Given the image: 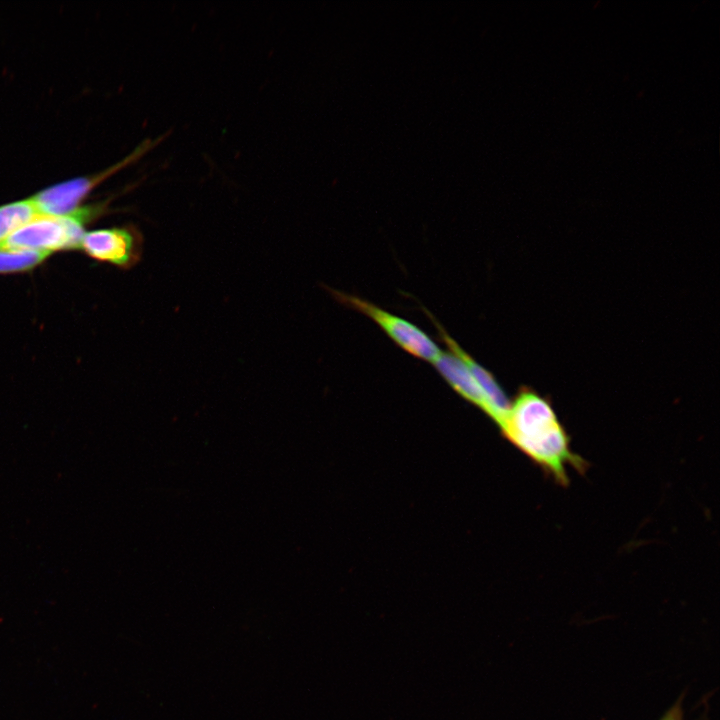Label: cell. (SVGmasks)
<instances>
[{
    "label": "cell",
    "instance_id": "6da1fadb",
    "mask_svg": "<svg viewBox=\"0 0 720 720\" xmlns=\"http://www.w3.org/2000/svg\"><path fill=\"white\" fill-rule=\"evenodd\" d=\"M500 429L513 446L558 485L568 486L569 468L583 473L588 467L572 450L570 437L551 402L528 387H522L510 403Z\"/></svg>",
    "mask_w": 720,
    "mask_h": 720
},
{
    "label": "cell",
    "instance_id": "7a4b0ae2",
    "mask_svg": "<svg viewBox=\"0 0 720 720\" xmlns=\"http://www.w3.org/2000/svg\"><path fill=\"white\" fill-rule=\"evenodd\" d=\"M105 209V204L77 208L61 216L40 215L0 242V249L57 251L80 248L84 223Z\"/></svg>",
    "mask_w": 720,
    "mask_h": 720
},
{
    "label": "cell",
    "instance_id": "3957f363",
    "mask_svg": "<svg viewBox=\"0 0 720 720\" xmlns=\"http://www.w3.org/2000/svg\"><path fill=\"white\" fill-rule=\"evenodd\" d=\"M341 304L360 312L375 322L384 333L414 357L433 362L441 350L420 328L377 305L345 292L329 289Z\"/></svg>",
    "mask_w": 720,
    "mask_h": 720
},
{
    "label": "cell",
    "instance_id": "277c9868",
    "mask_svg": "<svg viewBox=\"0 0 720 720\" xmlns=\"http://www.w3.org/2000/svg\"><path fill=\"white\" fill-rule=\"evenodd\" d=\"M163 140L158 137L154 140H146L139 145L128 157L121 160L102 173L90 176L71 179L53 186H50L31 197L41 215L61 216L77 209L80 201L108 176L116 173L123 167L137 161L147 151L153 149Z\"/></svg>",
    "mask_w": 720,
    "mask_h": 720
},
{
    "label": "cell",
    "instance_id": "5b68a950",
    "mask_svg": "<svg viewBox=\"0 0 720 720\" xmlns=\"http://www.w3.org/2000/svg\"><path fill=\"white\" fill-rule=\"evenodd\" d=\"M80 248L94 259L130 269L141 260L143 236L132 225L97 229L84 233Z\"/></svg>",
    "mask_w": 720,
    "mask_h": 720
},
{
    "label": "cell",
    "instance_id": "8992f818",
    "mask_svg": "<svg viewBox=\"0 0 720 720\" xmlns=\"http://www.w3.org/2000/svg\"><path fill=\"white\" fill-rule=\"evenodd\" d=\"M423 311L436 327L439 337L448 347L450 353L455 355L466 365L472 376L475 378V380L483 390L490 406L489 417L500 427L507 415L511 403L505 392L490 371L481 366L476 360L472 358L471 355H469L465 350H463L459 346V344L445 331V329L441 326L437 319H435L433 315L429 313L428 310L424 308Z\"/></svg>",
    "mask_w": 720,
    "mask_h": 720
},
{
    "label": "cell",
    "instance_id": "52a82bcc",
    "mask_svg": "<svg viewBox=\"0 0 720 720\" xmlns=\"http://www.w3.org/2000/svg\"><path fill=\"white\" fill-rule=\"evenodd\" d=\"M432 364L460 396L490 416V406L483 390L460 359L450 352L441 351Z\"/></svg>",
    "mask_w": 720,
    "mask_h": 720
},
{
    "label": "cell",
    "instance_id": "ba28073f",
    "mask_svg": "<svg viewBox=\"0 0 720 720\" xmlns=\"http://www.w3.org/2000/svg\"><path fill=\"white\" fill-rule=\"evenodd\" d=\"M40 215L31 197L0 206V242Z\"/></svg>",
    "mask_w": 720,
    "mask_h": 720
},
{
    "label": "cell",
    "instance_id": "9c48e42d",
    "mask_svg": "<svg viewBox=\"0 0 720 720\" xmlns=\"http://www.w3.org/2000/svg\"><path fill=\"white\" fill-rule=\"evenodd\" d=\"M51 254L49 251L0 249V273L31 270Z\"/></svg>",
    "mask_w": 720,
    "mask_h": 720
},
{
    "label": "cell",
    "instance_id": "30bf717a",
    "mask_svg": "<svg viewBox=\"0 0 720 720\" xmlns=\"http://www.w3.org/2000/svg\"><path fill=\"white\" fill-rule=\"evenodd\" d=\"M679 711L674 708L669 711L662 720H678Z\"/></svg>",
    "mask_w": 720,
    "mask_h": 720
}]
</instances>
